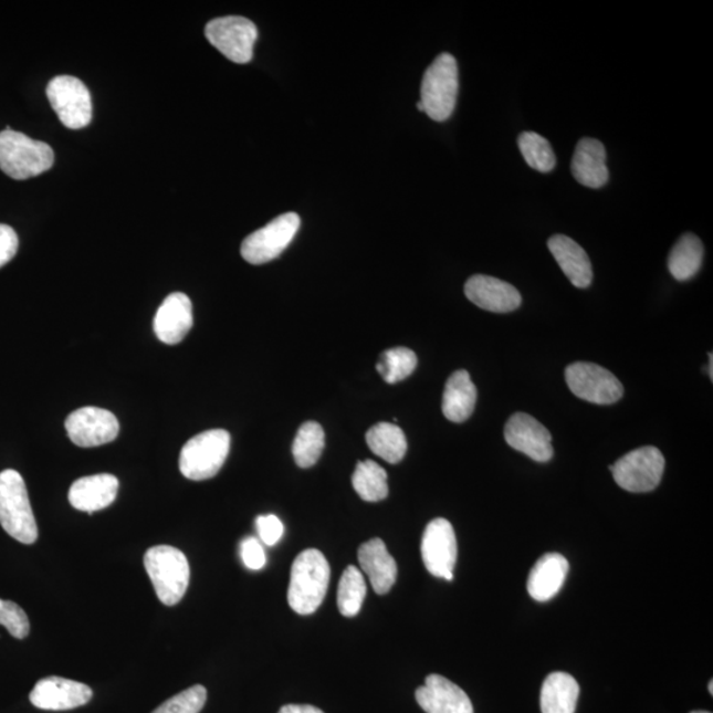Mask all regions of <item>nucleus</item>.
I'll return each mask as SVG.
<instances>
[{
  "label": "nucleus",
  "instance_id": "2eb2a0df",
  "mask_svg": "<svg viewBox=\"0 0 713 713\" xmlns=\"http://www.w3.org/2000/svg\"><path fill=\"white\" fill-rule=\"evenodd\" d=\"M90 685L60 677H48L35 684L30 701L36 709L67 711L81 707L92 701Z\"/></svg>",
  "mask_w": 713,
  "mask_h": 713
},
{
  "label": "nucleus",
  "instance_id": "9b49d317",
  "mask_svg": "<svg viewBox=\"0 0 713 713\" xmlns=\"http://www.w3.org/2000/svg\"><path fill=\"white\" fill-rule=\"evenodd\" d=\"M566 380L577 398L595 405H614L623 396V386L612 373L590 363L567 366Z\"/></svg>",
  "mask_w": 713,
  "mask_h": 713
},
{
  "label": "nucleus",
  "instance_id": "473e14b6",
  "mask_svg": "<svg viewBox=\"0 0 713 713\" xmlns=\"http://www.w3.org/2000/svg\"><path fill=\"white\" fill-rule=\"evenodd\" d=\"M207 689L201 684H196L168 699L153 713H199L207 703Z\"/></svg>",
  "mask_w": 713,
  "mask_h": 713
},
{
  "label": "nucleus",
  "instance_id": "bb28decb",
  "mask_svg": "<svg viewBox=\"0 0 713 713\" xmlns=\"http://www.w3.org/2000/svg\"><path fill=\"white\" fill-rule=\"evenodd\" d=\"M373 453L390 464H398L407 452L406 434L400 428L391 423H378L366 433Z\"/></svg>",
  "mask_w": 713,
  "mask_h": 713
},
{
  "label": "nucleus",
  "instance_id": "5701e85b",
  "mask_svg": "<svg viewBox=\"0 0 713 713\" xmlns=\"http://www.w3.org/2000/svg\"><path fill=\"white\" fill-rule=\"evenodd\" d=\"M569 563L560 554L543 555L527 579V590L534 600L545 602L554 599L567 579Z\"/></svg>",
  "mask_w": 713,
  "mask_h": 713
},
{
  "label": "nucleus",
  "instance_id": "6e6552de",
  "mask_svg": "<svg viewBox=\"0 0 713 713\" xmlns=\"http://www.w3.org/2000/svg\"><path fill=\"white\" fill-rule=\"evenodd\" d=\"M46 97L65 127L80 130L91 124L92 95L83 81L72 76L54 77L46 86Z\"/></svg>",
  "mask_w": 713,
  "mask_h": 713
},
{
  "label": "nucleus",
  "instance_id": "0eeeda50",
  "mask_svg": "<svg viewBox=\"0 0 713 713\" xmlns=\"http://www.w3.org/2000/svg\"><path fill=\"white\" fill-rule=\"evenodd\" d=\"M617 485L630 493H648L660 485L664 472L663 454L656 447H642L610 465Z\"/></svg>",
  "mask_w": 713,
  "mask_h": 713
},
{
  "label": "nucleus",
  "instance_id": "423d86ee",
  "mask_svg": "<svg viewBox=\"0 0 713 713\" xmlns=\"http://www.w3.org/2000/svg\"><path fill=\"white\" fill-rule=\"evenodd\" d=\"M230 433L209 430L190 439L180 453V472L192 481L214 478L229 457Z\"/></svg>",
  "mask_w": 713,
  "mask_h": 713
},
{
  "label": "nucleus",
  "instance_id": "f257e3e1",
  "mask_svg": "<svg viewBox=\"0 0 713 713\" xmlns=\"http://www.w3.org/2000/svg\"><path fill=\"white\" fill-rule=\"evenodd\" d=\"M331 567L318 549H305L291 568L289 604L297 615L315 614L327 595Z\"/></svg>",
  "mask_w": 713,
  "mask_h": 713
},
{
  "label": "nucleus",
  "instance_id": "4c0bfd02",
  "mask_svg": "<svg viewBox=\"0 0 713 713\" xmlns=\"http://www.w3.org/2000/svg\"><path fill=\"white\" fill-rule=\"evenodd\" d=\"M280 713H324L321 709L308 704H287L281 709Z\"/></svg>",
  "mask_w": 713,
  "mask_h": 713
},
{
  "label": "nucleus",
  "instance_id": "393cba45",
  "mask_svg": "<svg viewBox=\"0 0 713 713\" xmlns=\"http://www.w3.org/2000/svg\"><path fill=\"white\" fill-rule=\"evenodd\" d=\"M580 688L567 672H553L541 692L542 713H575Z\"/></svg>",
  "mask_w": 713,
  "mask_h": 713
},
{
  "label": "nucleus",
  "instance_id": "aec40b11",
  "mask_svg": "<svg viewBox=\"0 0 713 713\" xmlns=\"http://www.w3.org/2000/svg\"><path fill=\"white\" fill-rule=\"evenodd\" d=\"M570 171L581 186L599 189L607 186L609 169L607 151L602 143L593 138H583L577 143Z\"/></svg>",
  "mask_w": 713,
  "mask_h": 713
},
{
  "label": "nucleus",
  "instance_id": "f704fd0d",
  "mask_svg": "<svg viewBox=\"0 0 713 713\" xmlns=\"http://www.w3.org/2000/svg\"><path fill=\"white\" fill-rule=\"evenodd\" d=\"M256 529L264 545L273 547L282 539L284 525L274 514L261 515L256 518Z\"/></svg>",
  "mask_w": 713,
  "mask_h": 713
},
{
  "label": "nucleus",
  "instance_id": "ea45409f",
  "mask_svg": "<svg viewBox=\"0 0 713 713\" xmlns=\"http://www.w3.org/2000/svg\"><path fill=\"white\" fill-rule=\"evenodd\" d=\"M709 690H710V694L713 695V682L712 681L709 684Z\"/></svg>",
  "mask_w": 713,
  "mask_h": 713
},
{
  "label": "nucleus",
  "instance_id": "dca6fc26",
  "mask_svg": "<svg viewBox=\"0 0 713 713\" xmlns=\"http://www.w3.org/2000/svg\"><path fill=\"white\" fill-rule=\"evenodd\" d=\"M464 291L473 304L494 314H507L521 307L520 291L497 277L474 275L465 283Z\"/></svg>",
  "mask_w": 713,
  "mask_h": 713
},
{
  "label": "nucleus",
  "instance_id": "58836bf2",
  "mask_svg": "<svg viewBox=\"0 0 713 713\" xmlns=\"http://www.w3.org/2000/svg\"><path fill=\"white\" fill-rule=\"evenodd\" d=\"M417 107H418V111H419V112H423V113H424V107H423V105H422V102H420V101H419V102H418V104H417Z\"/></svg>",
  "mask_w": 713,
  "mask_h": 713
},
{
  "label": "nucleus",
  "instance_id": "20e7f679",
  "mask_svg": "<svg viewBox=\"0 0 713 713\" xmlns=\"http://www.w3.org/2000/svg\"><path fill=\"white\" fill-rule=\"evenodd\" d=\"M145 567L159 600L168 607L179 604L189 586L187 556L172 546H155L145 555Z\"/></svg>",
  "mask_w": 713,
  "mask_h": 713
},
{
  "label": "nucleus",
  "instance_id": "6ab92c4d",
  "mask_svg": "<svg viewBox=\"0 0 713 713\" xmlns=\"http://www.w3.org/2000/svg\"><path fill=\"white\" fill-rule=\"evenodd\" d=\"M119 481L113 474H94L73 482L71 505L80 512L94 513L111 506L117 499Z\"/></svg>",
  "mask_w": 713,
  "mask_h": 713
},
{
  "label": "nucleus",
  "instance_id": "cd10ccee",
  "mask_svg": "<svg viewBox=\"0 0 713 713\" xmlns=\"http://www.w3.org/2000/svg\"><path fill=\"white\" fill-rule=\"evenodd\" d=\"M352 482L359 497L366 502H379L389 495L387 473L376 461H359Z\"/></svg>",
  "mask_w": 713,
  "mask_h": 713
},
{
  "label": "nucleus",
  "instance_id": "9d476101",
  "mask_svg": "<svg viewBox=\"0 0 713 713\" xmlns=\"http://www.w3.org/2000/svg\"><path fill=\"white\" fill-rule=\"evenodd\" d=\"M206 35L209 43L233 63L247 64L253 59L258 30L256 25L247 18L214 19L208 23Z\"/></svg>",
  "mask_w": 713,
  "mask_h": 713
},
{
  "label": "nucleus",
  "instance_id": "c85d7f7f",
  "mask_svg": "<svg viewBox=\"0 0 713 713\" xmlns=\"http://www.w3.org/2000/svg\"><path fill=\"white\" fill-rule=\"evenodd\" d=\"M324 447L323 427L316 422H307L298 428L294 445H292V454H294L298 466L311 468L321 459Z\"/></svg>",
  "mask_w": 713,
  "mask_h": 713
},
{
  "label": "nucleus",
  "instance_id": "412c9836",
  "mask_svg": "<svg viewBox=\"0 0 713 713\" xmlns=\"http://www.w3.org/2000/svg\"><path fill=\"white\" fill-rule=\"evenodd\" d=\"M547 244L568 281L577 289L589 287L594 280V271L586 250L573 238L562 234L549 238Z\"/></svg>",
  "mask_w": 713,
  "mask_h": 713
},
{
  "label": "nucleus",
  "instance_id": "72a5a7b5",
  "mask_svg": "<svg viewBox=\"0 0 713 713\" xmlns=\"http://www.w3.org/2000/svg\"><path fill=\"white\" fill-rule=\"evenodd\" d=\"M0 625L9 630L12 637L24 640L30 635V620L18 604L0 599Z\"/></svg>",
  "mask_w": 713,
  "mask_h": 713
},
{
  "label": "nucleus",
  "instance_id": "4468645a",
  "mask_svg": "<svg viewBox=\"0 0 713 713\" xmlns=\"http://www.w3.org/2000/svg\"><path fill=\"white\" fill-rule=\"evenodd\" d=\"M505 440L515 451L538 463H547L554 457L552 433L528 413L517 412L507 420Z\"/></svg>",
  "mask_w": 713,
  "mask_h": 713
},
{
  "label": "nucleus",
  "instance_id": "a211bd4d",
  "mask_svg": "<svg viewBox=\"0 0 713 713\" xmlns=\"http://www.w3.org/2000/svg\"><path fill=\"white\" fill-rule=\"evenodd\" d=\"M193 327L192 302L186 294L175 292L156 312L154 331L156 337L167 345L182 342Z\"/></svg>",
  "mask_w": 713,
  "mask_h": 713
},
{
  "label": "nucleus",
  "instance_id": "f03ea898",
  "mask_svg": "<svg viewBox=\"0 0 713 713\" xmlns=\"http://www.w3.org/2000/svg\"><path fill=\"white\" fill-rule=\"evenodd\" d=\"M54 153L46 143L7 127L0 133V169L10 178L27 180L51 169Z\"/></svg>",
  "mask_w": 713,
  "mask_h": 713
},
{
  "label": "nucleus",
  "instance_id": "c9c22d12",
  "mask_svg": "<svg viewBox=\"0 0 713 713\" xmlns=\"http://www.w3.org/2000/svg\"><path fill=\"white\" fill-rule=\"evenodd\" d=\"M241 556L249 569L258 570L266 566V554L260 541L255 538H247L241 543Z\"/></svg>",
  "mask_w": 713,
  "mask_h": 713
},
{
  "label": "nucleus",
  "instance_id": "7c9ffc66",
  "mask_svg": "<svg viewBox=\"0 0 713 713\" xmlns=\"http://www.w3.org/2000/svg\"><path fill=\"white\" fill-rule=\"evenodd\" d=\"M418 358L416 353L409 348H392L380 355L377 364V371L387 384L394 385L410 377L417 369Z\"/></svg>",
  "mask_w": 713,
  "mask_h": 713
},
{
  "label": "nucleus",
  "instance_id": "b1692460",
  "mask_svg": "<svg viewBox=\"0 0 713 713\" xmlns=\"http://www.w3.org/2000/svg\"><path fill=\"white\" fill-rule=\"evenodd\" d=\"M478 402V389L466 370L454 371L448 378L443 394L444 417L453 423H463L470 419Z\"/></svg>",
  "mask_w": 713,
  "mask_h": 713
},
{
  "label": "nucleus",
  "instance_id": "e433bc0d",
  "mask_svg": "<svg viewBox=\"0 0 713 713\" xmlns=\"http://www.w3.org/2000/svg\"><path fill=\"white\" fill-rule=\"evenodd\" d=\"M19 248V238L9 226L0 223V269L9 263L17 255Z\"/></svg>",
  "mask_w": 713,
  "mask_h": 713
},
{
  "label": "nucleus",
  "instance_id": "7ed1b4c3",
  "mask_svg": "<svg viewBox=\"0 0 713 713\" xmlns=\"http://www.w3.org/2000/svg\"><path fill=\"white\" fill-rule=\"evenodd\" d=\"M0 525L13 539L33 545L39 532L25 482L19 472L0 473Z\"/></svg>",
  "mask_w": 713,
  "mask_h": 713
},
{
  "label": "nucleus",
  "instance_id": "a19ab883",
  "mask_svg": "<svg viewBox=\"0 0 713 713\" xmlns=\"http://www.w3.org/2000/svg\"><path fill=\"white\" fill-rule=\"evenodd\" d=\"M691 713H711V712H707V711H694V712H691Z\"/></svg>",
  "mask_w": 713,
  "mask_h": 713
},
{
  "label": "nucleus",
  "instance_id": "ddd939ff",
  "mask_svg": "<svg viewBox=\"0 0 713 713\" xmlns=\"http://www.w3.org/2000/svg\"><path fill=\"white\" fill-rule=\"evenodd\" d=\"M67 437L81 448L112 443L119 433V422L113 412L98 407H83L66 418Z\"/></svg>",
  "mask_w": 713,
  "mask_h": 713
},
{
  "label": "nucleus",
  "instance_id": "1a4fd4ad",
  "mask_svg": "<svg viewBox=\"0 0 713 713\" xmlns=\"http://www.w3.org/2000/svg\"><path fill=\"white\" fill-rule=\"evenodd\" d=\"M301 217L296 213H285L276 217L266 227L256 230L243 241L241 254L251 264H263L274 261L294 240Z\"/></svg>",
  "mask_w": 713,
  "mask_h": 713
},
{
  "label": "nucleus",
  "instance_id": "f3484780",
  "mask_svg": "<svg viewBox=\"0 0 713 713\" xmlns=\"http://www.w3.org/2000/svg\"><path fill=\"white\" fill-rule=\"evenodd\" d=\"M417 702L427 713H474L465 691L447 678L431 674L416 692Z\"/></svg>",
  "mask_w": 713,
  "mask_h": 713
},
{
  "label": "nucleus",
  "instance_id": "4be33fe9",
  "mask_svg": "<svg viewBox=\"0 0 713 713\" xmlns=\"http://www.w3.org/2000/svg\"><path fill=\"white\" fill-rule=\"evenodd\" d=\"M358 562L369 576L371 587L378 595L390 593L397 581L398 566L382 539L375 538L364 543L358 549Z\"/></svg>",
  "mask_w": 713,
  "mask_h": 713
},
{
  "label": "nucleus",
  "instance_id": "2f4dec72",
  "mask_svg": "<svg viewBox=\"0 0 713 713\" xmlns=\"http://www.w3.org/2000/svg\"><path fill=\"white\" fill-rule=\"evenodd\" d=\"M518 146L523 159L529 167L542 174L553 171L556 166V156L549 141L543 138L542 135L533 132L522 133L518 138Z\"/></svg>",
  "mask_w": 713,
  "mask_h": 713
},
{
  "label": "nucleus",
  "instance_id": "f8f14e48",
  "mask_svg": "<svg viewBox=\"0 0 713 713\" xmlns=\"http://www.w3.org/2000/svg\"><path fill=\"white\" fill-rule=\"evenodd\" d=\"M420 548L428 573L452 581L458 560V541L451 522L437 518L428 523Z\"/></svg>",
  "mask_w": 713,
  "mask_h": 713
},
{
  "label": "nucleus",
  "instance_id": "39448f33",
  "mask_svg": "<svg viewBox=\"0 0 713 713\" xmlns=\"http://www.w3.org/2000/svg\"><path fill=\"white\" fill-rule=\"evenodd\" d=\"M422 105L433 120L444 122L457 107L459 93V67L450 53H441L428 66L422 81Z\"/></svg>",
  "mask_w": 713,
  "mask_h": 713
},
{
  "label": "nucleus",
  "instance_id": "c756f323",
  "mask_svg": "<svg viewBox=\"0 0 713 713\" xmlns=\"http://www.w3.org/2000/svg\"><path fill=\"white\" fill-rule=\"evenodd\" d=\"M366 597V583L361 570L349 566L344 570L338 584L337 606L345 617H355L363 608Z\"/></svg>",
  "mask_w": 713,
  "mask_h": 713
},
{
  "label": "nucleus",
  "instance_id": "a878e982",
  "mask_svg": "<svg viewBox=\"0 0 713 713\" xmlns=\"http://www.w3.org/2000/svg\"><path fill=\"white\" fill-rule=\"evenodd\" d=\"M704 248L699 237L688 233L681 237L669 255V270L679 282L690 281L702 268Z\"/></svg>",
  "mask_w": 713,
  "mask_h": 713
}]
</instances>
